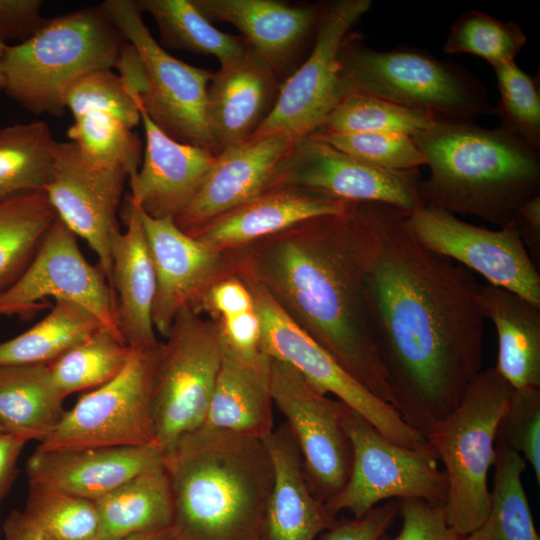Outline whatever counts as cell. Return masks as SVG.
<instances>
[{"label": "cell", "instance_id": "cell-1", "mask_svg": "<svg viewBox=\"0 0 540 540\" xmlns=\"http://www.w3.org/2000/svg\"><path fill=\"white\" fill-rule=\"evenodd\" d=\"M351 216L391 406L426 436L482 371V285L420 244L397 208L354 202Z\"/></svg>", "mask_w": 540, "mask_h": 540}, {"label": "cell", "instance_id": "cell-2", "mask_svg": "<svg viewBox=\"0 0 540 540\" xmlns=\"http://www.w3.org/2000/svg\"><path fill=\"white\" fill-rule=\"evenodd\" d=\"M323 215L230 251L282 311L380 400L392 396L368 310L351 216Z\"/></svg>", "mask_w": 540, "mask_h": 540}, {"label": "cell", "instance_id": "cell-3", "mask_svg": "<svg viewBox=\"0 0 540 540\" xmlns=\"http://www.w3.org/2000/svg\"><path fill=\"white\" fill-rule=\"evenodd\" d=\"M173 540H268L273 466L265 441L199 427L164 454Z\"/></svg>", "mask_w": 540, "mask_h": 540}, {"label": "cell", "instance_id": "cell-4", "mask_svg": "<svg viewBox=\"0 0 540 540\" xmlns=\"http://www.w3.org/2000/svg\"><path fill=\"white\" fill-rule=\"evenodd\" d=\"M411 137L429 167L419 184L425 206L503 228L521 203L540 194L539 149L499 126L436 120Z\"/></svg>", "mask_w": 540, "mask_h": 540}, {"label": "cell", "instance_id": "cell-5", "mask_svg": "<svg viewBox=\"0 0 540 540\" xmlns=\"http://www.w3.org/2000/svg\"><path fill=\"white\" fill-rule=\"evenodd\" d=\"M128 44L101 5L48 19L28 40L7 45L0 60L4 90L33 114L62 116L71 86L117 68Z\"/></svg>", "mask_w": 540, "mask_h": 540}, {"label": "cell", "instance_id": "cell-6", "mask_svg": "<svg viewBox=\"0 0 540 540\" xmlns=\"http://www.w3.org/2000/svg\"><path fill=\"white\" fill-rule=\"evenodd\" d=\"M342 98L375 96L444 121L497 115L482 82L463 66L413 47L380 51L349 32L338 53Z\"/></svg>", "mask_w": 540, "mask_h": 540}, {"label": "cell", "instance_id": "cell-7", "mask_svg": "<svg viewBox=\"0 0 540 540\" xmlns=\"http://www.w3.org/2000/svg\"><path fill=\"white\" fill-rule=\"evenodd\" d=\"M512 387L494 367L482 370L462 401L427 434L447 477V523L466 537L485 520L491 504L488 473L495 461L497 426Z\"/></svg>", "mask_w": 540, "mask_h": 540}, {"label": "cell", "instance_id": "cell-8", "mask_svg": "<svg viewBox=\"0 0 540 540\" xmlns=\"http://www.w3.org/2000/svg\"><path fill=\"white\" fill-rule=\"evenodd\" d=\"M202 314L182 308L165 342L158 345L151 411L156 445L163 454L202 426L220 369V325Z\"/></svg>", "mask_w": 540, "mask_h": 540}, {"label": "cell", "instance_id": "cell-9", "mask_svg": "<svg viewBox=\"0 0 540 540\" xmlns=\"http://www.w3.org/2000/svg\"><path fill=\"white\" fill-rule=\"evenodd\" d=\"M100 5L140 59L144 85L139 96H133L137 104L174 140L217 155L206 108L213 73L166 52L145 25L134 0H106Z\"/></svg>", "mask_w": 540, "mask_h": 540}, {"label": "cell", "instance_id": "cell-10", "mask_svg": "<svg viewBox=\"0 0 540 540\" xmlns=\"http://www.w3.org/2000/svg\"><path fill=\"white\" fill-rule=\"evenodd\" d=\"M343 427L352 450L351 469L343 489L325 504L330 514L348 510L358 519L391 498L445 503L447 477L429 444L420 448L399 446L349 407Z\"/></svg>", "mask_w": 540, "mask_h": 540}, {"label": "cell", "instance_id": "cell-11", "mask_svg": "<svg viewBox=\"0 0 540 540\" xmlns=\"http://www.w3.org/2000/svg\"><path fill=\"white\" fill-rule=\"evenodd\" d=\"M235 275L253 297L261 323V350L266 355L292 366L321 393L335 395L393 443L406 448L428 445L422 433L409 426L390 404L367 390L299 328L251 274L237 270Z\"/></svg>", "mask_w": 540, "mask_h": 540}, {"label": "cell", "instance_id": "cell-12", "mask_svg": "<svg viewBox=\"0 0 540 540\" xmlns=\"http://www.w3.org/2000/svg\"><path fill=\"white\" fill-rule=\"evenodd\" d=\"M158 345L131 348L121 372L65 410L56 428L37 448L157 447L151 397Z\"/></svg>", "mask_w": 540, "mask_h": 540}, {"label": "cell", "instance_id": "cell-13", "mask_svg": "<svg viewBox=\"0 0 540 540\" xmlns=\"http://www.w3.org/2000/svg\"><path fill=\"white\" fill-rule=\"evenodd\" d=\"M371 0L328 1L313 47L281 84L277 101L250 139L278 135L296 144L312 134L342 99L338 53Z\"/></svg>", "mask_w": 540, "mask_h": 540}, {"label": "cell", "instance_id": "cell-14", "mask_svg": "<svg viewBox=\"0 0 540 540\" xmlns=\"http://www.w3.org/2000/svg\"><path fill=\"white\" fill-rule=\"evenodd\" d=\"M273 404L287 420L313 494L324 504L346 484L352 450L343 427L348 408L313 387L289 364L270 357Z\"/></svg>", "mask_w": 540, "mask_h": 540}, {"label": "cell", "instance_id": "cell-15", "mask_svg": "<svg viewBox=\"0 0 540 540\" xmlns=\"http://www.w3.org/2000/svg\"><path fill=\"white\" fill-rule=\"evenodd\" d=\"M47 297L80 305L123 340L112 288L99 267L86 260L76 235L58 217L24 271L0 292V315L30 316L44 307L41 300Z\"/></svg>", "mask_w": 540, "mask_h": 540}, {"label": "cell", "instance_id": "cell-16", "mask_svg": "<svg viewBox=\"0 0 540 540\" xmlns=\"http://www.w3.org/2000/svg\"><path fill=\"white\" fill-rule=\"evenodd\" d=\"M418 170L396 171L359 160L334 146L306 137L278 164L271 188L290 186L344 202H375L406 216L424 207Z\"/></svg>", "mask_w": 540, "mask_h": 540}, {"label": "cell", "instance_id": "cell-17", "mask_svg": "<svg viewBox=\"0 0 540 540\" xmlns=\"http://www.w3.org/2000/svg\"><path fill=\"white\" fill-rule=\"evenodd\" d=\"M407 225L425 248L540 307V274L515 223L490 230L445 210L424 206Z\"/></svg>", "mask_w": 540, "mask_h": 540}, {"label": "cell", "instance_id": "cell-18", "mask_svg": "<svg viewBox=\"0 0 540 540\" xmlns=\"http://www.w3.org/2000/svg\"><path fill=\"white\" fill-rule=\"evenodd\" d=\"M127 179L122 172L88 165L73 142L57 141L52 177L44 190L57 217L96 253L110 287L111 246L120 231L116 214Z\"/></svg>", "mask_w": 540, "mask_h": 540}, {"label": "cell", "instance_id": "cell-19", "mask_svg": "<svg viewBox=\"0 0 540 540\" xmlns=\"http://www.w3.org/2000/svg\"><path fill=\"white\" fill-rule=\"evenodd\" d=\"M140 213L156 277L152 322L166 337L177 313L184 307L198 311L208 290L234 275L235 265L231 252L213 250L180 230L173 218Z\"/></svg>", "mask_w": 540, "mask_h": 540}, {"label": "cell", "instance_id": "cell-20", "mask_svg": "<svg viewBox=\"0 0 540 540\" xmlns=\"http://www.w3.org/2000/svg\"><path fill=\"white\" fill-rule=\"evenodd\" d=\"M191 1L209 22L235 26L283 80L309 55L327 6L277 0Z\"/></svg>", "mask_w": 540, "mask_h": 540}, {"label": "cell", "instance_id": "cell-21", "mask_svg": "<svg viewBox=\"0 0 540 540\" xmlns=\"http://www.w3.org/2000/svg\"><path fill=\"white\" fill-rule=\"evenodd\" d=\"M294 143L271 135L222 150L191 202L175 218L192 235L209 221L270 189L278 164Z\"/></svg>", "mask_w": 540, "mask_h": 540}, {"label": "cell", "instance_id": "cell-22", "mask_svg": "<svg viewBox=\"0 0 540 540\" xmlns=\"http://www.w3.org/2000/svg\"><path fill=\"white\" fill-rule=\"evenodd\" d=\"M145 134L141 168L129 178V199L154 219L175 218L191 202L216 155L165 134L138 105Z\"/></svg>", "mask_w": 540, "mask_h": 540}, {"label": "cell", "instance_id": "cell-23", "mask_svg": "<svg viewBox=\"0 0 540 540\" xmlns=\"http://www.w3.org/2000/svg\"><path fill=\"white\" fill-rule=\"evenodd\" d=\"M164 466L156 446L36 450L26 461L28 482L96 501L132 478Z\"/></svg>", "mask_w": 540, "mask_h": 540}, {"label": "cell", "instance_id": "cell-24", "mask_svg": "<svg viewBox=\"0 0 540 540\" xmlns=\"http://www.w3.org/2000/svg\"><path fill=\"white\" fill-rule=\"evenodd\" d=\"M283 81L250 45L237 62L213 73L206 108L216 154L253 136L272 111Z\"/></svg>", "mask_w": 540, "mask_h": 540}, {"label": "cell", "instance_id": "cell-25", "mask_svg": "<svg viewBox=\"0 0 540 540\" xmlns=\"http://www.w3.org/2000/svg\"><path fill=\"white\" fill-rule=\"evenodd\" d=\"M349 203L297 187H275L214 218L190 236L213 250L235 251L307 219L343 214Z\"/></svg>", "mask_w": 540, "mask_h": 540}, {"label": "cell", "instance_id": "cell-26", "mask_svg": "<svg viewBox=\"0 0 540 540\" xmlns=\"http://www.w3.org/2000/svg\"><path fill=\"white\" fill-rule=\"evenodd\" d=\"M122 218L126 230L114 236L111 246L119 331L131 348L154 347L159 343L152 322L156 277L140 210L129 197Z\"/></svg>", "mask_w": 540, "mask_h": 540}, {"label": "cell", "instance_id": "cell-27", "mask_svg": "<svg viewBox=\"0 0 540 540\" xmlns=\"http://www.w3.org/2000/svg\"><path fill=\"white\" fill-rule=\"evenodd\" d=\"M273 466V487L266 514L268 540H315L335 522L312 492L302 457L287 425L267 436Z\"/></svg>", "mask_w": 540, "mask_h": 540}, {"label": "cell", "instance_id": "cell-28", "mask_svg": "<svg viewBox=\"0 0 540 540\" xmlns=\"http://www.w3.org/2000/svg\"><path fill=\"white\" fill-rule=\"evenodd\" d=\"M221 365L201 427L265 439L273 432L270 357H243L221 341Z\"/></svg>", "mask_w": 540, "mask_h": 540}, {"label": "cell", "instance_id": "cell-29", "mask_svg": "<svg viewBox=\"0 0 540 540\" xmlns=\"http://www.w3.org/2000/svg\"><path fill=\"white\" fill-rule=\"evenodd\" d=\"M479 305L497 331L494 368L515 390L540 389V307L490 284L482 285Z\"/></svg>", "mask_w": 540, "mask_h": 540}, {"label": "cell", "instance_id": "cell-30", "mask_svg": "<svg viewBox=\"0 0 540 540\" xmlns=\"http://www.w3.org/2000/svg\"><path fill=\"white\" fill-rule=\"evenodd\" d=\"M65 398L48 364L0 365V434L42 442L61 420Z\"/></svg>", "mask_w": 540, "mask_h": 540}, {"label": "cell", "instance_id": "cell-31", "mask_svg": "<svg viewBox=\"0 0 540 540\" xmlns=\"http://www.w3.org/2000/svg\"><path fill=\"white\" fill-rule=\"evenodd\" d=\"M94 502L99 515L96 540L172 527V496L164 466L132 478Z\"/></svg>", "mask_w": 540, "mask_h": 540}, {"label": "cell", "instance_id": "cell-32", "mask_svg": "<svg viewBox=\"0 0 540 540\" xmlns=\"http://www.w3.org/2000/svg\"><path fill=\"white\" fill-rule=\"evenodd\" d=\"M141 12L154 19L163 45L192 53L212 55L220 68L237 62L249 46L243 36L216 29L191 0H134Z\"/></svg>", "mask_w": 540, "mask_h": 540}, {"label": "cell", "instance_id": "cell-33", "mask_svg": "<svg viewBox=\"0 0 540 540\" xmlns=\"http://www.w3.org/2000/svg\"><path fill=\"white\" fill-rule=\"evenodd\" d=\"M495 453L489 512L464 540H540L522 484L526 461L497 439Z\"/></svg>", "mask_w": 540, "mask_h": 540}, {"label": "cell", "instance_id": "cell-34", "mask_svg": "<svg viewBox=\"0 0 540 540\" xmlns=\"http://www.w3.org/2000/svg\"><path fill=\"white\" fill-rule=\"evenodd\" d=\"M99 320L78 304L56 300L33 327L0 342V365L48 364L102 328Z\"/></svg>", "mask_w": 540, "mask_h": 540}, {"label": "cell", "instance_id": "cell-35", "mask_svg": "<svg viewBox=\"0 0 540 540\" xmlns=\"http://www.w3.org/2000/svg\"><path fill=\"white\" fill-rule=\"evenodd\" d=\"M56 142L43 121L0 128V201L44 192L52 177Z\"/></svg>", "mask_w": 540, "mask_h": 540}, {"label": "cell", "instance_id": "cell-36", "mask_svg": "<svg viewBox=\"0 0 540 540\" xmlns=\"http://www.w3.org/2000/svg\"><path fill=\"white\" fill-rule=\"evenodd\" d=\"M56 217L43 191L0 201V292L27 267Z\"/></svg>", "mask_w": 540, "mask_h": 540}, {"label": "cell", "instance_id": "cell-37", "mask_svg": "<svg viewBox=\"0 0 540 540\" xmlns=\"http://www.w3.org/2000/svg\"><path fill=\"white\" fill-rule=\"evenodd\" d=\"M131 352L121 338L102 327L54 361L48 363L62 394L97 388L112 380L126 365Z\"/></svg>", "mask_w": 540, "mask_h": 540}, {"label": "cell", "instance_id": "cell-38", "mask_svg": "<svg viewBox=\"0 0 540 540\" xmlns=\"http://www.w3.org/2000/svg\"><path fill=\"white\" fill-rule=\"evenodd\" d=\"M67 134L91 167L122 172L128 178L137 173L141 162L140 139L116 116L104 112L83 114L74 118Z\"/></svg>", "mask_w": 540, "mask_h": 540}, {"label": "cell", "instance_id": "cell-39", "mask_svg": "<svg viewBox=\"0 0 540 540\" xmlns=\"http://www.w3.org/2000/svg\"><path fill=\"white\" fill-rule=\"evenodd\" d=\"M435 121L433 116L421 110L371 95L349 93L313 133L393 132L412 136Z\"/></svg>", "mask_w": 540, "mask_h": 540}, {"label": "cell", "instance_id": "cell-40", "mask_svg": "<svg viewBox=\"0 0 540 540\" xmlns=\"http://www.w3.org/2000/svg\"><path fill=\"white\" fill-rule=\"evenodd\" d=\"M47 540H96L99 515L94 501L28 482L23 510Z\"/></svg>", "mask_w": 540, "mask_h": 540}, {"label": "cell", "instance_id": "cell-41", "mask_svg": "<svg viewBox=\"0 0 540 540\" xmlns=\"http://www.w3.org/2000/svg\"><path fill=\"white\" fill-rule=\"evenodd\" d=\"M526 42V34L514 21L470 10L453 22L442 49L447 54L476 55L493 67L514 61Z\"/></svg>", "mask_w": 540, "mask_h": 540}, {"label": "cell", "instance_id": "cell-42", "mask_svg": "<svg viewBox=\"0 0 540 540\" xmlns=\"http://www.w3.org/2000/svg\"><path fill=\"white\" fill-rule=\"evenodd\" d=\"M500 101L496 105L499 127L535 148H540V82L515 61L493 66Z\"/></svg>", "mask_w": 540, "mask_h": 540}, {"label": "cell", "instance_id": "cell-43", "mask_svg": "<svg viewBox=\"0 0 540 540\" xmlns=\"http://www.w3.org/2000/svg\"><path fill=\"white\" fill-rule=\"evenodd\" d=\"M350 156L372 165L396 171L418 170L426 159L412 137L393 132L313 133Z\"/></svg>", "mask_w": 540, "mask_h": 540}, {"label": "cell", "instance_id": "cell-44", "mask_svg": "<svg viewBox=\"0 0 540 540\" xmlns=\"http://www.w3.org/2000/svg\"><path fill=\"white\" fill-rule=\"evenodd\" d=\"M65 107L73 118L89 112H104L116 116L132 129L141 121L137 101L120 75L111 69L91 72L76 81L66 94Z\"/></svg>", "mask_w": 540, "mask_h": 540}, {"label": "cell", "instance_id": "cell-45", "mask_svg": "<svg viewBox=\"0 0 540 540\" xmlns=\"http://www.w3.org/2000/svg\"><path fill=\"white\" fill-rule=\"evenodd\" d=\"M497 440L527 461L540 484V389L512 392L497 426Z\"/></svg>", "mask_w": 540, "mask_h": 540}, {"label": "cell", "instance_id": "cell-46", "mask_svg": "<svg viewBox=\"0 0 540 540\" xmlns=\"http://www.w3.org/2000/svg\"><path fill=\"white\" fill-rule=\"evenodd\" d=\"M398 514L402 518V527L392 540H464L465 538L447 523L444 504H433L420 499H400Z\"/></svg>", "mask_w": 540, "mask_h": 540}, {"label": "cell", "instance_id": "cell-47", "mask_svg": "<svg viewBox=\"0 0 540 540\" xmlns=\"http://www.w3.org/2000/svg\"><path fill=\"white\" fill-rule=\"evenodd\" d=\"M398 514V502L372 508L361 518L336 521L321 533L319 540H388L387 530Z\"/></svg>", "mask_w": 540, "mask_h": 540}, {"label": "cell", "instance_id": "cell-48", "mask_svg": "<svg viewBox=\"0 0 540 540\" xmlns=\"http://www.w3.org/2000/svg\"><path fill=\"white\" fill-rule=\"evenodd\" d=\"M41 0H0V42H24L48 21L41 15ZM6 44V43H5Z\"/></svg>", "mask_w": 540, "mask_h": 540}, {"label": "cell", "instance_id": "cell-49", "mask_svg": "<svg viewBox=\"0 0 540 540\" xmlns=\"http://www.w3.org/2000/svg\"><path fill=\"white\" fill-rule=\"evenodd\" d=\"M255 308L250 290L237 275L213 285L202 298L198 311L211 319L243 313Z\"/></svg>", "mask_w": 540, "mask_h": 540}, {"label": "cell", "instance_id": "cell-50", "mask_svg": "<svg viewBox=\"0 0 540 540\" xmlns=\"http://www.w3.org/2000/svg\"><path fill=\"white\" fill-rule=\"evenodd\" d=\"M219 322L221 341L235 353L256 358L261 350V323L254 309L214 319Z\"/></svg>", "mask_w": 540, "mask_h": 540}, {"label": "cell", "instance_id": "cell-51", "mask_svg": "<svg viewBox=\"0 0 540 540\" xmlns=\"http://www.w3.org/2000/svg\"><path fill=\"white\" fill-rule=\"evenodd\" d=\"M521 240L532 261L539 269L540 263V194L521 203L514 216Z\"/></svg>", "mask_w": 540, "mask_h": 540}, {"label": "cell", "instance_id": "cell-52", "mask_svg": "<svg viewBox=\"0 0 540 540\" xmlns=\"http://www.w3.org/2000/svg\"><path fill=\"white\" fill-rule=\"evenodd\" d=\"M26 443L0 434V505L17 476V462ZM2 526L0 525V535Z\"/></svg>", "mask_w": 540, "mask_h": 540}, {"label": "cell", "instance_id": "cell-53", "mask_svg": "<svg viewBox=\"0 0 540 540\" xmlns=\"http://www.w3.org/2000/svg\"><path fill=\"white\" fill-rule=\"evenodd\" d=\"M5 540H47L24 511L13 510L2 525Z\"/></svg>", "mask_w": 540, "mask_h": 540}, {"label": "cell", "instance_id": "cell-54", "mask_svg": "<svg viewBox=\"0 0 540 540\" xmlns=\"http://www.w3.org/2000/svg\"><path fill=\"white\" fill-rule=\"evenodd\" d=\"M174 531L172 527L134 533L119 540H173Z\"/></svg>", "mask_w": 540, "mask_h": 540}, {"label": "cell", "instance_id": "cell-55", "mask_svg": "<svg viewBox=\"0 0 540 540\" xmlns=\"http://www.w3.org/2000/svg\"><path fill=\"white\" fill-rule=\"evenodd\" d=\"M6 47L7 45L5 43L0 42V60L4 54ZM0 90H4V77L1 72V68H0Z\"/></svg>", "mask_w": 540, "mask_h": 540}]
</instances>
